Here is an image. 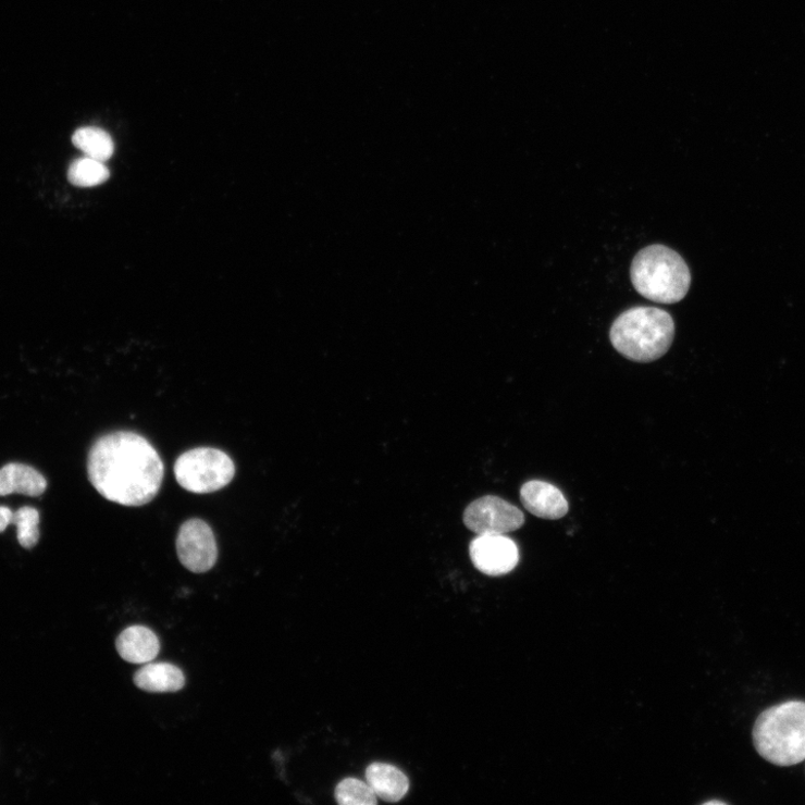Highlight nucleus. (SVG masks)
I'll return each mask as SVG.
<instances>
[{"label":"nucleus","instance_id":"1","mask_svg":"<svg viewBox=\"0 0 805 805\" xmlns=\"http://www.w3.org/2000/svg\"><path fill=\"white\" fill-rule=\"evenodd\" d=\"M88 473L92 486L109 501L140 507L152 501L164 479V463L144 436L114 432L95 442Z\"/></svg>","mask_w":805,"mask_h":805},{"label":"nucleus","instance_id":"2","mask_svg":"<svg viewBox=\"0 0 805 805\" xmlns=\"http://www.w3.org/2000/svg\"><path fill=\"white\" fill-rule=\"evenodd\" d=\"M674 338V322L665 310L635 307L621 313L610 331L614 347L635 362H652L665 356Z\"/></svg>","mask_w":805,"mask_h":805},{"label":"nucleus","instance_id":"3","mask_svg":"<svg viewBox=\"0 0 805 805\" xmlns=\"http://www.w3.org/2000/svg\"><path fill=\"white\" fill-rule=\"evenodd\" d=\"M753 742L757 753L778 767L803 761L805 703L792 701L764 710L755 721Z\"/></svg>","mask_w":805,"mask_h":805},{"label":"nucleus","instance_id":"4","mask_svg":"<svg viewBox=\"0 0 805 805\" xmlns=\"http://www.w3.org/2000/svg\"><path fill=\"white\" fill-rule=\"evenodd\" d=\"M631 281L642 297L671 305L688 296L692 275L686 262L676 251L655 245L641 250L631 264Z\"/></svg>","mask_w":805,"mask_h":805},{"label":"nucleus","instance_id":"5","mask_svg":"<svg viewBox=\"0 0 805 805\" xmlns=\"http://www.w3.org/2000/svg\"><path fill=\"white\" fill-rule=\"evenodd\" d=\"M174 472L179 486L193 494H211L226 487L235 475L233 460L214 448H196L183 454Z\"/></svg>","mask_w":805,"mask_h":805},{"label":"nucleus","instance_id":"6","mask_svg":"<svg viewBox=\"0 0 805 805\" xmlns=\"http://www.w3.org/2000/svg\"><path fill=\"white\" fill-rule=\"evenodd\" d=\"M463 522L476 535H506L523 527L525 515L505 499L485 496L466 508Z\"/></svg>","mask_w":805,"mask_h":805},{"label":"nucleus","instance_id":"7","mask_svg":"<svg viewBox=\"0 0 805 805\" xmlns=\"http://www.w3.org/2000/svg\"><path fill=\"white\" fill-rule=\"evenodd\" d=\"M177 555L190 572L211 571L218 560V544L209 523L194 518L183 523L176 541Z\"/></svg>","mask_w":805,"mask_h":805},{"label":"nucleus","instance_id":"8","mask_svg":"<svg viewBox=\"0 0 805 805\" xmlns=\"http://www.w3.org/2000/svg\"><path fill=\"white\" fill-rule=\"evenodd\" d=\"M469 552L474 568L491 577L510 573L519 561L517 544L505 535H478L471 542Z\"/></svg>","mask_w":805,"mask_h":805},{"label":"nucleus","instance_id":"9","mask_svg":"<svg viewBox=\"0 0 805 805\" xmlns=\"http://www.w3.org/2000/svg\"><path fill=\"white\" fill-rule=\"evenodd\" d=\"M520 501L534 516L548 520L560 519L570 509L566 496L552 483L541 480L523 483Z\"/></svg>","mask_w":805,"mask_h":805},{"label":"nucleus","instance_id":"10","mask_svg":"<svg viewBox=\"0 0 805 805\" xmlns=\"http://www.w3.org/2000/svg\"><path fill=\"white\" fill-rule=\"evenodd\" d=\"M115 648L125 661L144 665L158 656L160 642L154 632L147 627L133 626L120 633Z\"/></svg>","mask_w":805,"mask_h":805},{"label":"nucleus","instance_id":"11","mask_svg":"<svg viewBox=\"0 0 805 805\" xmlns=\"http://www.w3.org/2000/svg\"><path fill=\"white\" fill-rule=\"evenodd\" d=\"M47 488V479L29 466L10 463L0 469V497L12 494L38 497Z\"/></svg>","mask_w":805,"mask_h":805},{"label":"nucleus","instance_id":"12","mask_svg":"<svg viewBox=\"0 0 805 805\" xmlns=\"http://www.w3.org/2000/svg\"><path fill=\"white\" fill-rule=\"evenodd\" d=\"M136 686L147 693H176L184 689L186 679L183 671L171 664H148L134 677Z\"/></svg>","mask_w":805,"mask_h":805},{"label":"nucleus","instance_id":"13","mask_svg":"<svg viewBox=\"0 0 805 805\" xmlns=\"http://www.w3.org/2000/svg\"><path fill=\"white\" fill-rule=\"evenodd\" d=\"M367 782L386 802H398L410 789L408 777L391 764L373 763L367 770Z\"/></svg>","mask_w":805,"mask_h":805},{"label":"nucleus","instance_id":"14","mask_svg":"<svg viewBox=\"0 0 805 805\" xmlns=\"http://www.w3.org/2000/svg\"><path fill=\"white\" fill-rule=\"evenodd\" d=\"M72 143L87 157L102 161V163L108 161L114 152V143L111 136L97 127L77 129L73 134Z\"/></svg>","mask_w":805,"mask_h":805},{"label":"nucleus","instance_id":"15","mask_svg":"<svg viewBox=\"0 0 805 805\" xmlns=\"http://www.w3.org/2000/svg\"><path fill=\"white\" fill-rule=\"evenodd\" d=\"M109 177L110 172L104 163L87 156L74 160L67 172L69 182L84 188L99 186Z\"/></svg>","mask_w":805,"mask_h":805},{"label":"nucleus","instance_id":"16","mask_svg":"<svg viewBox=\"0 0 805 805\" xmlns=\"http://www.w3.org/2000/svg\"><path fill=\"white\" fill-rule=\"evenodd\" d=\"M336 801L342 805H375L377 795L368 782L348 778L335 790Z\"/></svg>","mask_w":805,"mask_h":805},{"label":"nucleus","instance_id":"17","mask_svg":"<svg viewBox=\"0 0 805 805\" xmlns=\"http://www.w3.org/2000/svg\"><path fill=\"white\" fill-rule=\"evenodd\" d=\"M12 525L17 530V538L24 548H33L39 540V512L33 507H23L14 512Z\"/></svg>","mask_w":805,"mask_h":805},{"label":"nucleus","instance_id":"18","mask_svg":"<svg viewBox=\"0 0 805 805\" xmlns=\"http://www.w3.org/2000/svg\"><path fill=\"white\" fill-rule=\"evenodd\" d=\"M14 512L11 508L5 506H0V533H3L7 531V529L12 525Z\"/></svg>","mask_w":805,"mask_h":805}]
</instances>
